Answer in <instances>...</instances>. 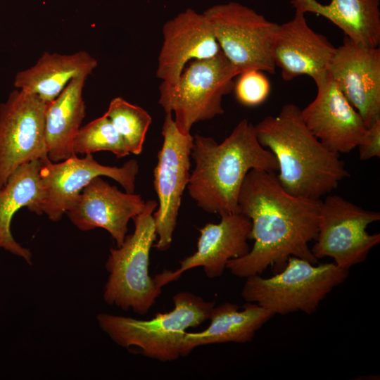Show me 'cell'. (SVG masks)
Listing matches in <instances>:
<instances>
[{
    "mask_svg": "<svg viewBox=\"0 0 380 380\" xmlns=\"http://www.w3.org/2000/svg\"><path fill=\"white\" fill-rule=\"evenodd\" d=\"M357 148L362 160L380 156V118L367 127Z\"/></svg>",
    "mask_w": 380,
    "mask_h": 380,
    "instance_id": "4316f807",
    "label": "cell"
},
{
    "mask_svg": "<svg viewBox=\"0 0 380 380\" xmlns=\"http://www.w3.org/2000/svg\"><path fill=\"white\" fill-rule=\"evenodd\" d=\"M145 205L141 195L121 191L99 176L83 189L66 214L81 231L104 229L119 247L127 236L129 221Z\"/></svg>",
    "mask_w": 380,
    "mask_h": 380,
    "instance_id": "2e32d148",
    "label": "cell"
},
{
    "mask_svg": "<svg viewBox=\"0 0 380 380\" xmlns=\"http://www.w3.org/2000/svg\"><path fill=\"white\" fill-rule=\"evenodd\" d=\"M380 220L379 212L365 210L338 195L321 201L317 234L311 248L317 259L329 257L339 267L349 269L365 261L380 243V234L367 228Z\"/></svg>",
    "mask_w": 380,
    "mask_h": 380,
    "instance_id": "9c48e42d",
    "label": "cell"
},
{
    "mask_svg": "<svg viewBox=\"0 0 380 380\" xmlns=\"http://www.w3.org/2000/svg\"><path fill=\"white\" fill-rule=\"evenodd\" d=\"M349 270L334 262L313 264L291 256L285 267L270 278L260 274L246 277L241 296L275 314L301 311L310 315L320 303L348 278Z\"/></svg>",
    "mask_w": 380,
    "mask_h": 380,
    "instance_id": "8992f818",
    "label": "cell"
},
{
    "mask_svg": "<svg viewBox=\"0 0 380 380\" xmlns=\"http://www.w3.org/2000/svg\"><path fill=\"white\" fill-rule=\"evenodd\" d=\"M40 167L41 160L20 166L0 188V248L23 258L28 265H32V254L15 240L11 225L14 215L22 208L42 215L44 191Z\"/></svg>",
    "mask_w": 380,
    "mask_h": 380,
    "instance_id": "d6986e66",
    "label": "cell"
},
{
    "mask_svg": "<svg viewBox=\"0 0 380 380\" xmlns=\"http://www.w3.org/2000/svg\"><path fill=\"white\" fill-rule=\"evenodd\" d=\"M315 99L300 110L308 129L331 151L348 153L367 130L364 120L338 89L328 71L314 80Z\"/></svg>",
    "mask_w": 380,
    "mask_h": 380,
    "instance_id": "5bb4252c",
    "label": "cell"
},
{
    "mask_svg": "<svg viewBox=\"0 0 380 380\" xmlns=\"http://www.w3.org/2000/svg\"><path fill=\"white\" fill-rule=\"evenodd\" d=\"M139 166L131 159L121 167L107 166L97 162L92 154L80 158L77 155L58 163L48 158L41 160L40 177L44 198L42 214L53 222L61 220L83 189L95 177L106 176L118 182L129 193L135 190Z\"/></svg>",
    "mask_w": 380,
    "mask_h": 380,
    "instance_id": "7c38bea8",
    "label": "cell"
},
{
    "mask_svg": "<svg viewBox=\"0 0 380 380\" xmlns=\"http://www.w3.org/2000/svg\"><path fill=\"white\" fill-rule=\"evenodd\" d=\"M238 204L239 212L251 222L254 244L245 255L227 262L233 275L246 278L270 266L282 270L291 256L318 263L308 244L317 234L321 200L293 196L281 186L275 172L251 170Z\"/></svg>",
    "mask_w": 380,
    "mask_h": 380,
    "instance_id": "6da1fadb",
    "label": "cell"
},
{
    "mask_svg": "<svg viewBox=\"0 0 380 380\" xmlns=\"http://www.w3.org/2000/svg\"><path fill=\"white\" fill-rule=\"evenodd\" d=\"M239 75L222 51L210 58L191 61L176 83L161 82L158 103L165 113L174 114L182 134H191L194 124L223 114L222 99L233 91L234 78Z\"/></svg>",
    "mask_w": 380,
    "mask_h": 380,
    "instance_id": "52a82bcc",
    "label": "cell"
},
{
    "mask_svg": "<svg viewBox=\"0 0 380 380\" xmlns=\"http://www.w3.org/2000/svg\"><path fill=\"white\" fill-rule=\"evenodd\" d=\"M327 71L367 126L380 118V49L348 37L336 47Z\"/></svg>",
    "mask_w": 380,
    "mask_h": 380,
    "instance_id": "4fadbf2b",
    "label": "cell"
},
{
    "mask_svg": "<svg viewBox=\"0 0 380 380\" xmlns=\"http://www.w3.org/2000/svg\"><path fill=\"white\" fill-rule=\"evenodd\" d=\"M161 134L163 142L153 172L158 207L153 215L158 237L153 246L165 251L171 246L182 197L191 175L194 136L182 134L177 129L171 113L165 114Z\"/></svg>",
    "mask_w": 380,
    "mask_h": 380,
    "instance_id": "30bf717a",
    "label": "cell"
},
{
    "mask_svg": "<svg viewBox=\"0 0 380 380\" xmlns=\"http://www.w3.org/2000/svg\"><path fill=\"white\" fill-rule=\"evenodd\" d=\"M296 10L322 15L353 42L369 47L380 44V0H292Z\"/></svg>",
    "mask_w": 380,
    "mask_h": 380,
    "instance_id": "603a6c76",
    "label": "cell"
},
{
    "mask_svg": "<svg viewBox=\"0 0 380 380\" xmlns=\"http://www.w3.org/2000/svg\"><path fill=\"white\" fill-rule=\"evenodd\" d=\"M157 201L148 200L139 215L132 218L134 230L123 243L110 248L106 262L108 272L103 298L109 305L144 315L155 303L162 287L148 274L149 255L157 238L153 213Z\"/></svg>",
    "mask_w": 380,
    "mask_h": 380,
    "instance_id": "5b68a950",
    "label": "cell"
},
{
    "mask_svg": "<svg viewBox=\"0 0 380 380\" xmlns=\"http://www.w3.org/2000/svg\"><path fill=\"white\" fill-rule=\"evenodd\" d=\"M97 66L96 59L86 51L71 54L44 52L34 65L15 75L13 86L35 94L48 103L73 78L88 77Z\"/></svg>",
    "mask_w": 380,
    "mask_h": 380,
    "instance_id": "44dd1931",
    "label": "cell"
},
{
    "mask_svg": "<svg viewBox=\"0 0 380 380\" xmlns=\"http://www.w3.org/2000/svg\"><path fill=\"white\" fill-rule=\"evenodd\" d=\"M105 114L125 140L129 152L140 154L152 122L149 113L122 97H115L110 101Z\"/></svg>",
    "mask_w": 380,
    "mask_h": 380,
    "instance_id": "cb8c5ba5",
    "label": "cell"
},
{
    "mask_svg": "<svg viewBox=\"0 0 380 380\" xmlns=\"http://www.w3.org/2000/svg\"><path fill=\"white\" fill-rule=\"evenodd\" d=\"M191 156L195 166L188 193L200 208L220 216L239 213V196L250 170H278L274 156L260 144L254 125L247 119L241 120L220 144L196 134Z\"/></svg>",
    "mask_w": 380,
    "mask_h": 380,
    "instance_id": "7a4b0ae2",
    "label": "cell"
},
{
    "mask_svg": "<svg viewBox=\"0 0 380 380\" xmlns=\"http://www.w3.org/2000/svg\"><path fill=\"white\" fill-rule=\"evenodd\" d=\"M336 47L307 23L305 13L296 10L290 20L279 25L272 55L284 80L307 75L313 80L327 71Z\"/></svg>",
    "mask_w": 380,
    "mask_h": 380,
    "instance_id": "ac0fdd59",
    "label": "cell"
},
{
    "mask_svg": "<svg viewBox=\"0 0 380 380\" xmlns=\"http://www.w3.org/2000/svg\"><path fill=\"white\" fill-rule=\"evenodd\" d=\"M203 13L221 51L239 74L249 70L274 73L272 47L279 24L236 1L214 5Z\"/></svg>",
    "mask_w": 380,
    "mask_h": 380,
    "instance_id": "ba28073f",
    "label": "cell"
},
{
    "mask_svg": "<svg viewBox=\"0 0 380 380\" xmlns=\"http://www.w3.org/2000/svg\"><path fill=\"white\" fill-rule=\"evenodd\" d=\"M234 303H224L214 307L210 315L209 326L200 332H186L181 356L188 355L194 348L223 343H246L255 332L274 315L254 303L246 302L242 310Z\"/></svg>",
    "mask_w": 380,
    "mask_h": 380,
    "instance_id": "ffe728a7",
    "label": "cell"
},
{
    "mask_svg": "<svg viewBox=\"0 0 380 380\" xmlns=\"http://www.w3.org/2000/svg\"><path fill=\"white\" fill-rule=\"evenodd\" d=\"M300 108L284 104L276 115L254 125L260 144L274 156L277 179L290 194L312 200L337 188L350 176L339 154L325 147L308 129Z\"/></svg>",
    "mask_w": 380,
    "mask_h": 380,
    "instance_id": "3957f363",
    "label": "cell"
},
{
    "mask_svg": "<svg viewBox=\"0 0 380 380\" xmlns=\"http://www.w3.org/2000/svg\"><path fill=\"white\" fill-rule=\"evenodd\" d=\"M73 149L76 155L110 151L118 158L130 153L125 140L105 113L80 127L74 139Z\"/></svg>",
    "mask_w": 380,
    "mask_h": 380,
    "instance_id": "d4e9b609",
    "label": "cell"
},
{
    "mask_svg": "<svg viewBox=\"0 0 380 380\" xmlns=\"http://www.w3.org/2000/svg\"><path fill=\"white\" fill-rule=\"evenodd\" d=\"M174 308L148 320L108 313H99V327L121 347L137 346L141 353L160 362L174 361L181 356L186 329L209 319L214 301L189 292L173 296Z\"/></svg>",
    "mask_w": 380,
    "mask_h": 380,
    "instance_id": "277c9868",
    "label": "cell"
},
{
    "mask_svg": "<svg viewBox=\"0 0 380 380\" xmlns=\"http://www.w3.org/2000/svg\"><path fill=\"white\" fill-rule=\"evenodd\" d=\"M234 82L233 91L237 101L253 107L262 104L268 97L271 85L262 71L249 70L240 73Z\"/></svg>",
    "mask_w": 380,
    "mask_h": 380,
    "instance_id": "484cf974",
    "label": "cell"
},
{
    "mask_svg": "<svg viewBox=\"0 0 380 380\" xmlns=\"http://www.w3.org/2000/svg\"><path fill=\"white\" fill-rule=\"evenodd\" d=\"M163 36L156 77L168 84L177 82L191 61L210 58L221 51L204 14L191 8L167 20Z\"/></svg>",
    "mask_w": 380,
    "mask_h": 380,
    "instance_id": "e0dca14e",
    "label": "cell"
},
{
    "mask_svg": "<svg viewBox=\"0 0 380 380\" xmlns=\"http://www.w3.org/2000/svg\"><path fill=\"white\" fill-rule=\"evenodd\" d=\"M251 228L250 219L240 213L221 215L219 223H208L200 229L196 251L183 259L178 269L165 270L154 278L163 287L177 280L184 272L198 267H202L210 279L221 277L229 260L249 252L248 239Z\"/></svg>",
    "mask_w": 380,
    "mask_h": 380,
    "instance_id": "9a60e30c",
    "label": "cell"
},
{
    "mask_svg": "<svg viewBox=\"0 0 380 380\" xmlns=\"http://www.w3.org/2000/svg\"><path fill=\"white\" fill-rule=\"evenodd\" d=\"M46 103L15 89L0 103V188L20 166L47 158Z\"/></svg>",
    "mask_w": 380,
    "mask_h": 380,
    "instance_id": "8fae6325",
    "label": "cell"
},
{
    "mask_svg": "<svg viewBox=\"0 0 380 380\" xmlns=\"http://www.w3.org/2000/svg\"><path fill=\"white\" fill-rule=\"evenodd\" d=\"M87 78H73L54 100L46 103L45 139L47 158L52 163L76 155L73 142L85 117L82 93Z\"/></svg>",
    "mask_w": 380,
    "mask_h": 380,
    "instance_id": "7402d4cb",
    "label": "cell"
}]
</instances>
